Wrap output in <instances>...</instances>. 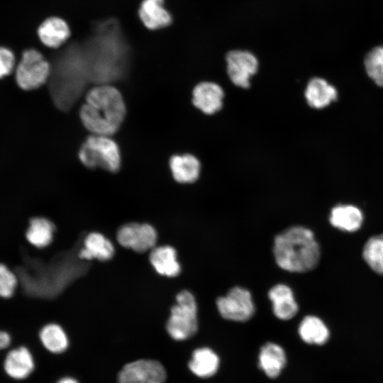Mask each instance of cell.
Here are the masks:
<instances>
[{
    "mask_svg": "<svg viewBox=\"0 0 383 383\" xmlns=\"http://www.w3.org/2000/svg\"><path fill=\"white\" fill-rule=\"evenodd\" d=\"M54 51L50 62V93L55 106L62 111H67L74 106L91 82L89 70L77 42L68 38Z\"/></svg>",
    "mask_w": 383,
    "mask_h": 383,
    "instance_id": "cell-1",
    "label": "cell"
},
{
    "mask_svg": "<svg viewBox=\"0 0 383 383\" xmlns=\"http://www.w3.org/2000/svg\"><path fill=\"white\" fill-rule=\"evenodd\" d=\"M126 112L123 96L115 87L96 84L87 92L79 116L92 134L109 136L118 130Z\"/></svg>",
    "mask_w": 383,
    "mask_h": 383,
    "instance_id": "cell-2",
    "label": "cell"
},
{
    "mask_svg": "<svg viewBox=\"0 0 383 383\" xmlns=\"http://www.w3.org/2000/svg\"><path fill=\"white\" fill-rule=\"evenodd\" d=\"M273 255L277 265L289 272L303 273L315 269L321 258V249L310 229L294 226L274 239Z\"/></svg>",
    "mask_w": 383,
    "mask_h": 383,
    "instance_id": "cell-3",
    "label": "cell"
},
{
    "mask_svg": "<svg viewBox=\"0 0 383 383\" xmlns=\"http://www.w3.org/2000/svg\"><path fill=\"white\" fill-rule=\"evenodd\" d=\"M81 162L88 168H101L116 172L121 167L120 150L109 136L94 135L82 143L78 153Z\"/></svg>",
    "mask_w": 383,
    "mask_h": 383,
    "instance_id": "cell-4",
    "label": "cell"
},
{
    "mask_svg": "<svg viewBox=\"0 0 383 383\" xmlns=\"http://www.w3.org/2000/svg\"><path fill=\"white\" fill-rule=\"evenodd\" d=\"M166 329L176 340H184L194 335L198 330L197 304L194 296L182 290L176 296V304L172 306Z\"/></svg>",
    "mask_w": 383,
    "mask_h": 383,
    "instance_id": "cell-5",
    "label": "cell"
},
{
    "mask_svg": "<svg viewBox=\"0 0 383 383\" xmlns=\"http://www.w3.org/2000/svg\"><path fill=\"white\" fill-rule=\"evenodd\" d=\"M50 71V63L42 52L35 48L25 49L16 67V81L23 90L35 89L48 81Z\"/></svg>",
    "mask_w": 383,
    "mask_h": 383,
    "instance_id": "cell-6",
    "label": "cell"
},
{
    "mask_svg": "<svg viewBox=\"0 0 383 383\" xmlns=\"http://www.w3.org/2000/svg\"><path fill=\"white\" fill-rule=\"evenodd\" d=\"M221 316L228 321L245 322L254 315L255 306L250 292L241 287L231 288L216 301Z\"/></svg>",
    "mask_w": 383,
    "mask_h": 383,
    "instance_id": "cell-7",
    "label": "cell"
},
{
    "mask_svg": "<svg viewBox=\"0 0 383 383\" xmlns=\"http://www.w3.org/2000/svg\"><path fill=\"white\" fill-rule=\"evenodd\" d=\"M166 371L155 360L141 359L124 365L118 374V383H165Z\"/></svg>",
    "mask_w": 383,
    "mask_h": 383,
    "instance_id": "cell-8",
    "label": "cell"
},
{
    "mask_svg": "<svg viewBox=\"0 0 383 383\" xmlns=\"http://www.w3.org/2000/svg\"><path fill=\"white\" fill-rule=\"evenodd\" d=\"M116 239L121 246L142 253L155 248L157 234L148 223H128L118 228Z\"/></svg>",
    "mask_w": 383,
    "mask_h": 383,
    "instance_id": "cell-9",
    "label": "cell"
},
{
    "mask_svg": "<svg viewBox=\"0 0 383 383\" xmlns=\"http://www.w3.org/2000/svg\"><path fill=\"white\" fill-rule=\"evenodd\" d=\"M226 71L231 81L236 86L247 89L250 77L258 70L256 56L248 50H232L226 55Z\"/></svg>",
    "mask_w": 383,
    "mask_h": 383,
    "instance_id": "cell-10",
    "label": "cell"
},
{
    "mask_svg": "<svg viewBox=\"0 0 383 383\" xmlns=\"http://www.w3.org/2000/svg\"><path fill=\"white\" fill-rule=\"evenodd\" d=\"M192 96V103L196 108L206 114H213L221 109L224 94L218 84L202 82L195 86Z\"/></svg>",
    "mask_w": 383,
    "mask_h": 383,
    "instance_id": "cell-11",
    "label": "cell"
},
{
    "mask_svg": "<svg viewBox=\"0 0 383 383\" xmlns=\"http://www.w3.org/2000/svg\"><path fill=\"white\" fill-rule=\"evenodd\" d=\"M272 302V312L279 319L288 321L293 318L299 311L292 289L284 284L274 285L268 292Z\"/></svg>",
    "mask_w": 383,
    "mask_h": 383,
    "instance_id": "cell-12",
    "label": "cell"
},
{
    "mask_svg": "<svg viewBox=\"0 0 383 383\" xmlns=\"http://www.w3.org/2000/svg\"><path fill=\"white\" fill-rule=\"evenodd\" d=\"M37 34L43 45L49 48L57 49L70 38L71 31L64 19L50 16L40 23Z\"/></svg>",
    "mask_w": 383,
    "mask_h": 383,
    "instance_id": "cell-13",
    "label": "cell"
},
{
    "mask_svg": "<svg viewBox=\"0 0 383 383\" xmlns=\"http://www.w3.org/2000/svg\"><path fill=\"white\" fill-rule=\"evenodd\" d=\"M165 0H143L138 15L144 26L150 30L170 26L173 22L170 12L164 6Z\"/></svg>",
    "mask_w": 383,
    "mask_h": 383,
    "instance_id": "cell-14",
    "label": "cell"
},
{
    "mask_svg": "<svg viewBox=\"0 0 383 383\" xmlns=\"http://www.w3.org/2000/svg\"><path fill=\"white\" fill-rule=\"evenodd\" d=\"M33 357L26 347H19L9 351L4 361V370L11 378L21 380L27 378L33 371Z\"/></svg>",
    "mask_w": 383,
    "mask_h": 383,
    "instance_id": "cell-15",
    "label": "cell"
},
{
    "mask_svg": "<svg viewBox=\"0 0 383 383\" xmlns=\"http://www.w3.org/2000/svg\"><path fill=\"white\" fill-rule=\"evenodd\" d=\"M304 95L311 107L321 109L337 99L338 91L326 79L313 77L307 84Z\"/></svg>",
    "mask_w": 383,
    "mask_h": 383,
    "instance_id": "cell-16",
    "label": "cell"
},
{
    "mask_svg": "<svg viewBox=\"0 0 383 383\" xmlns=\"http://www.w3.org/2000/svg\"><path fill=\"white\" fill-rule=\"evenodd\" d=\"M149 258L152 267L162 276L174 277L181 272L176 250L170 245L155 247L151 250Z\"/></svg>",
    "mask_w": 383,
    "mask_h": 383,
    "instance_id": "cell-17",
    "label": "cell"
},
{
    "mask_svg": "<svg viewBox=\"0 0 383 383\" xmlns=\"http://www.w3.org/2000/svg\"><path fill=\"white\" fill-rule=\"evenodd\" d=\"M114 254L112 243L104 235L97 232L89 233L84 240V248L79 252L80 259L90 260L96 259L101 261L110 260Z\"/></svg>",
    "mask_w": 383,
    "mask_h": 383,
    "instance_id": "cell-18",
    "label": "cell"
},
{
    "mask_svg": "<svg viewBox=\"0 0 383 383\" xmlns=\"http://www.w3.org/2000/svg\"><path fill=\"white\" fill-rule=\"evenodd\" d=\"M287 362L284 349L274 343H267L260 350L259 367L270 378L278 377Z\"/></svg>",
    "mask_w": 383,
    "mask_h": 383,
    "instance_id": "cell-19",
    "label": "cell"
},
{
    "mask_svg": "<svg viewBox=\"0 0 383 383\" xmlns=\"http://www.w3.org/2000/svg\"><path fill=\"white\" fill-rule=\"evenodd\" d=\"M329 221L333 227L341 231L355 232L361 227L363 215L355 206L339 204L332 209Z\"/></svg>",
    "mask_w": 383,
    "mask_h": 383,
    "instance_id": "cell-20",
    "label": "cell"
},
{
    "mask_svg": "<svg viewBox=\"0 0 383 383\" xmlns=\"http://www.w3.org/2000/svg\"><path fill=\"white\" fill-rule=\"evenodd\" d=\"M170 167L174 179L179 183H192L199 176L201 165L191 154L175 155L170 160Z\"/></svg>",
    "mask_w": 383,
    "mask_h": 383,
    "instance_id": "cell-21",
    "label": "cell"
},
{
    "mask_svg": "<svg viewBox=\"0 0 383 383\" xmlns=\"http://www.w3.org/2000/svg\"><path fill=\"white\" fill-rule=\"evenodd\" d=\"M219 367V357L209 348L196 349L189 362V370L196 376L208 378L214 375Z\"/></svg>",
    "mask_w": 383,
    "mask_h": 383,
    "instance_id": "cell-22",
    "label": "cell"
},
{
    "mask_svg": "<svg viewBox=\"0 0 383 383\" xmlns=\"http://www.w3.org/2000/svg\"><path fill=\"white\" fill-rule=\"evenodd\" d=\"M298 332L301 340L308 344L323 345L330 333L324 322L317 316H305L299 326Z\"/></svg>",
    "mask_w": 383,
    "mask_h": 383,
    "instance_id": "cell-23",
    "label": "cell"
},
{
    "mask_svg": "<svg viewBox=\"0 0 383 383\" xmlns=\"http://www.w3.org/2000/svg\"><path fill=\"white\" fill-rule=\"evenodd\" d=\"M55 231L54 224L43 217H34L29 221L26 235L28 241L38 248L49 245Z\"/></svg>",
    "mask_w": 383,
    "mask_h": 383,
    "instance_id": "cell-24",
    "label": "cell"
},
{
    "mask_svg": "<svg viewBox=\"0 0 383 383\" xmlns=\"http://www.w3.org/2000/svg\"><path fill=\"white\" fill-rule=\"evenodd\" d=\"M39 336L43 346L52 353L64 352L69 345L66 333L56 323L45 325L40 330Z\"/></svg>",
    "mask_w": 383,
    "mask_h": 383,
    "instance_id": "cell-25",
    "label": "cell"
},
{
    "mask_svg": "<svg viewBox=\"0 0 383 383\" xmlns=\"http://www.w3.org/2000/svg\"><path fill=\"white\" fill-rule=\"evenodd\" d=\"M362 257L374 272L383 274V233L367 240L363 248Z\"/></svg>",
    "mask_w": 383,
    "mask_h": 383,
    "instance_id": "cell-26",
    "label": "cell"
},
{
    "mask_svg": "<svg viewBox=\"0 0 383 383\" xmlns=\"http://www.w3.org/2000/svg\"><path fill=\"white\" fill-rule=\"evenodd\" d=\"M364 65L369 77L383 87V45L374 48L367 54Z\"/></svg>",
    "mask_w": 383,
    "mask_h": 383,
    "instance_id": "cell-27",
    "label": "cell"
},
{
    "mask_svg": "<svg viewBox=\"0 0 383 383\" xmlns=\"http://www.w3.org/2000/svg\"><path fill=\"white\" fill-rule=\"evenodd\" d=\"M18 279L16 272L0 263V296L11 297L16 288Z\"/></svg>",
    "mask_w": 383,
    "mask_h": 383,
    "instance_id": "cell-28",
    "label": "cell"
},
{
    "mask_svg": "<svg viewBox=\"0 0 383 383\" xmlns=\"http://www.w3.org/2000/svg\"><path fill=\"white\" fill-rule=\"evenodd\" d=\"M16 57L12 50L0 45V79L9 75L13 70Z\"/></svg>",
    "mask_w": 383,
    "mask_h": 383,
    "instance_id": "cell-29",
    "label": "cell"
},
{
    "mask_svg": "<svg viewBox=\"0 0 383 383\" xmlns=\"http://www.w3.org/2000/svg\"><path fill=\"white\" fill-rule=\"evenodd\" d=\"M11 343L9 334L5 331H0V350L6 348Z\"/></svg>",
    "mask_w": 383,
    "mask_h": 383,
    "instance_id": "cell-30",
    "label": "cell"
},
{
    "mask_svg": "<svg viewBox=\"0 0 383 383\" xmlns=\"http://www.w3.org/2000/svg\"><path fill=\"white\" fill-rule=\"evenodd\" d=\"M57 383H79V382L73 378L64 377L60 379Z\"/></svg>",
    "mask_w": 383,
    "mask_h": 383,
    "instance_id": "cell-31",
    "label": "cell"
}]
</instances>
